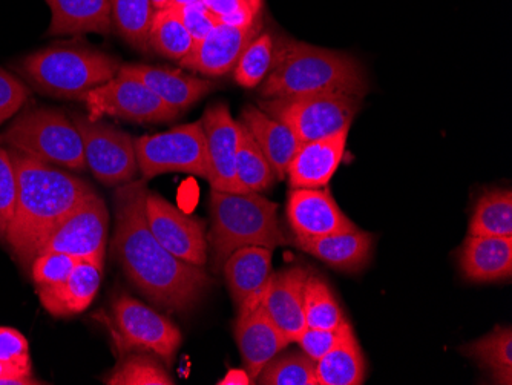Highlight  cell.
<instances>
[{"label": "cell", "instance_id": "obj_1", "mask_svg": "<svg viewBox=\"0 0 512 385\" xmlns=\"http://www.w3.org/2000/svg\"><path fill=\"white\" fill-rule=\"evenodd\" d=\"M145 180H132L114 194L115 229L112 254L126 277L149 301L172 313L200 304L212 278L206 270L184 263L155 240L146 223Z\"/></svg>", "mask_w": 512, "mask_h": 385}, {"label": "cell", "instance_id": "obj_2", "mask_svg": "<svg viewBox=\"0 0 512 385\" xmlns=\"http://www.w3.org/2000/svg\"><path fill=\"white\" fill-rule=\"evenodd\" d=\"M17 175V198L7 243L23 266H31L54 229L86 198L96 194L82 178L10 151Z\"/></svg>", "mask_w": 512, "mask_h": 385}, {"label": "cell", "instance_id": "obj_3", "mask_svg": "<svg viewBox=\"0 0 512 385\" xmlns=\"http://www.w3.org/2000/svg\"><path fill=\"white\" fill-rule=\"evenodd\" d=\"M264 99L347 94L362 99L368 85L358 60L298 40L275 43L272 68L261 83Z\"/></svg>", "mask_w": 512, "mask_h": 385}, {"label": "cell", "instance_id": "obj_4", "mask_svg": "<svg viewBox=\"0 0 512 385\" xmlns=\"http://www.w3.org/2000/svg\"><path fill=\"white\" fill-rule=\"evenodd\" d=\"M209 214L207 249L214 274H220L224 261L241 247L260 246L273 251L290 243L279 223L278 205L258 192L234 194L212 189Z\"/></svg>", "mask_w": 512, "mask_h": 385}, {"label": "cell", "instance_id": "obj_5", "mask_svg": "<svg viewBox=\"0 0 512 385\" xmlns=\"http://www.w3.org/2000/svg\"><path fill=\"white\" fill-rule=\"evenodd\" d=\"M120 66L119 60L94 48L56 45L23 57L14 70L40 94L85 100L92 89L117 76Z\"/></svg>", "mask_w": 512, "mask_h": 385}, {"label": "cell", "instance_id": "obj_6", "mask_svg": "<svg viewBox=\"0 0 512 385\" xmlns=\"http://www.w3.org/2000/svg\"><path fill=\"white\" fill-rule=\"evenodd\" d=\"M0 145L46 165L71 171L86 168L82 137L73 120L59 109L36 108L23 112L0 134Z\"/></svg>", "mask_w": 512, "mask_h": 385}, {"label": "cell", "instance_id": "obj_7", "mask_svg": "<svg viewBox=\"0 0 512 385\" xmlns=\"http://www.w3.org/2000/svg\"><path fill=\"white\" fill-rule=\"evenodd\" d=\"M361 100L347 94H318L261 100L260 109L289 126L299 142L307 143L348 131L358 114Z\"/></svg>", "mask_w": 512, "mask_h": 385}, {"label": "cell", "instance_id": "obj_8", "mask_svg": "<svg viewBox=\"0 0 512 385\" xmlns=\"http://www.w3.org/2000/svg\"><path fill=\"white\" fill-rule=\"evenodd\" d=\"M138 172L151 180L169 172H181L209 181L206 137L201 122L177 126L160 134L135 139Z\"/></svg>", "mask_w": 512, "mask_h": 385}, {"label": "cell", "instance_id": "obj_9", "mask_svg": "<svg viewBox=\"0 0 512 385\" xmlns=\"http://www.w3.org/2000/svg\"><path fill=\"white\" fill-rule=\"evenodd\" d=\"M114 335L120 353L151 352L171 362L181 346L180 329L157 310L126 293L114 301Z\"/></svg>", "mask_w": 512, "mask_h": 385}, {"label": "cell", "instance_id": "obj_10", "mask_svg": "<svg viewBox=\"0 0 512 385\" xmlns=\"http://www.w3.org/2000/svg\"><path fill=\"white\" fill-rule=\"evenodd\" d=\"M71 120L82 137L86 166L102 185L119 186L135 180V140L128 132L80 114H74Z\"/></svg>", "mask_w": 512, "mask_h": 385}, {"label": "cell", "instance_id": "obj_11", "mask_svg": "<svg viewBox=\"0 0 512 385\" xmlns=\"http://www.w3.org/2000/svg\"><path fill=\"white\" fill-rule=\"evenodd\" d=\"M83 102L91 120L115 117L134 123H168L180 116L140 80L120 73L92 89Z\"/></svg>", "mask_w": 512, "mask_h": 385}, {"label": "cell", "instance_id": "obj_12", "mask_svg": "<svg viewBox=\"0 0 512 385\" xmlns=\"http://www.w3.org/2000/svg\"><path fill=\"white\" fill-rule=\"evenodd\" d=\"M108 235V206L103 198L92 194L54 229L39 254L60 252L103 269Z\"/></svg>", "mask_w": 512, "mask_h": 385}, {"label": "cell", "instance_id": "obj_13", "mask_svg": "<svg viewBox=\"0 0 512 385\" xmlns=\"http://www.w3.org/2000/svg\"><path fill=\"white\" fill-rule=\"evenodd\" d=\"M146 223L155 240L174 257L194 266H206L209 260L206 223L194 215L184 214L165 197L146 192Z\"/></svg>", "mask_w": 512, "mask_h": 385}, {"label": "cell", "instance_id": "obj_14", "mask_svg": "<svg viewBox=\"0 0 512 385\" xmlns=\"http://www.w3.org/2000/svg\"><path fill=\"white\" fill-rule=\"evenodd\" d=\"M206 137L209 183L212 189L234 194H249L237 178V151L240 123L234 120L226 103L209 106L201 119Z\"/></svg>", "mask_w": 512, "mask_h": 385}, {"label": "cell", "instance_id": "obj_15", "mask_svg": "<svg viewBox=\"0 0 512 385\" xmlns=\"http://www.w3.org/2000/svg\"><path fill=\"white\" fill-rule=\"evenodd\" d=\"M287 221L295 238H319L358 229L336 205L329 188H292L287 197Z\"/></svg>", "mask_w": 512, "mask_h": 385}, {"label": "cell", "instance_id": "obj_16", "mask_svg": "<svg viewBox=\"0 0 512 385\" xmlns=\"http://www.w3.org/2000/svg\"><path fill=\"white\" fill-rule=\"evenodd\" d=\"M261 25L260 19L247 28L218 24L203 40L195 43L191 53L180 60V65L201 76H226L234 70L247 45L260 34Z\"/></svg>", "mask_w": 512, "mask_h": 385}, {"label": "cell", "instance_id": "obj_17", "mask_svg": "<svg viewBox=\"0 0 512 385\" xmlns=\"http://www.w3.org/2000/svg\"><path fill=\"white\" fill-rule=\"evenodd\" d=\"M235 339L249 379H256L267 362L290 344L289 339L264 312L261 301L238 309Z\"/></svg>", "mask_w": 512, "mask_h": 385}, {"label": "cell", "instance_id": "obj_18", "mask_svg": "<svg viewBox=\"0 0 512 385\" xmlns=\"http://www.w3.org/2000/svg\"><path fill=\"white\" fill-rule=\"evenodd\" d=\"M309 275L301 267L279 270L272 274L261 295L264 312L289 339L290 344L295 343L307 327L304 318V286Z\"/></svg>", "mask_w": 512, "mask_h": 385}, {"label": "cell", "instance_id": "obj_19", "mask_svg": "<svg viewBox=\"0 0 512 385\" xmlns=\"http://www.w3.org/2000/svg\"><path fill=\"white\" fill-rule=\"evenodd\" d=\"M119 73L140 80L158 99L177 112L191 108L215 88L211 80L161 66L122 65Z\"/></svg>", "mask_w": 512, "mask_h": 385}, {"label": "cell", "instance_id": "obj_20", "mask_svg": "<svg viewBox=\"0 0 512 385\" xmlns=\"http://www.w3.org/2000/svg\"><path fill=\"white\" fill-rule=\"evenodd\" d=\"M347 137L348 131H342L329 139L301 143L287 169L290 188L329 186L344 158Z\"/></svg>", "mask_w": 512, "mask_h": 385}, {"label": "cell", "instance_id": "obj_21", "mask_svg": "<svg viewBox=\"0 0 512 385\" xmlns=\"http://www.w3.org/2000/svg\"><path fill=\"white\" fill-rule=\"evenodd\" d=\"M272 249L241 247L224 261L223 272L237 309L260 303L261 295L272 277Z\"/></svg>", "mask_w": 512, "mask_h": 385}, {"label": "cell", "instance_id": "obj_22", "mask_svg": "<svg viewBox=\"0 0 512 385\" xmlns=\"http://www.w3.org/2000/svg\"><path fill=\"white\" fill-rule=\"evenodd\" d=\"M463 277L473 283H494L512 277V237L467 235L459 249Z\"/></svg>", "mask_w": 512, "mask_h": 385}, {"label": "cell", "instance_id": "obj_23", "mask_svg": "<svg viewBox=\"0 0 512 385\" xmlns=\"http://www.w3.org/2000/svg\"><path fill=\"white\" fill-rule=\"evenodd\" d=\"M103 269L79 261L68 280L56 286L37 287L40 303L57 318L79 315L91 306L102 284Z\"/></svg>", "mask_w": 512, "mask_h": 385}, {"label": "cell", "instance_id": "obj_24", "mask_svg": "<svg viewBox=\"0 0 512 385\" xmlns=\"http://www.w3.org/2000/svg\"><path fill=\"white\" fill-rule=\"evenodd\" d=\"M295 244L333 269L359 272L370 263L375 238L358 228L319 238H295Z\"/></svg>", "mask_w": 512, "mask_h": 385}, {"label": "cell", "instance_id": "obj_25", "mask_svg": "<svg viewBox=\"0 0 512 385\" xmlns=\"http://www.w3.org/2000/svg\"><path fill=\"white\" fill-rule=\"evenodd\" d=\"M240 123L266 155L276 180L286 178L290 162L301 146L292 129L270 117L263 109L250 105L241 111Z\"/></svg>", "mask_w": 512, "mask_h": 385}, {"label": "cell", "instance_id": "obj_26", "mask_svg": "<svg viewBox=\"0 0 512 385\" xmlns=\"http://www.w3.org/2000/svg\"><path fill=\"white\" fill-rule=\"evenodd\" d=\"M51 10V37L77 34H109L111 0H45Z\"/></svg>", "mask_w": 512, "mask_h": 385}, {"label": "cell", "instance_id": "obj_27", "mask_svg": "<svg viewBox=\"0 0 512 385\" xmlns=\"http://www.w3.org/2000/svg\"><path fill=\"white\" fill-rule=\"evenodd\" d=\"M367 375L364 353L348 324L339 343L316 362L318 385H361Z\"/></svg>", "mask_w": 512, "mask_h": 385}, {"label": "cell", "instance_id": "obj_28", "mask_svg": "<svg viewBox=\"0 0 512 385\" xmlns=\"http://www.w3.org/2000/svg\"><path fill=\"white\" fill-rule=\"evenodd\" d=\"M468 235L512 237L511 189H491L480 195L470 218Z\"/></svg>", "mask_w": 512, "mask_h": 385}, {"label": "cell", "instance_id": "obj_29", "mask_svg": "<svg viewBox=\"0 0 512 385\" xmlns=\"http://www.w3.org/2000/svg\"><path fill=\"white\" fill-rule=\"evenodd\" d=\"M463 353L490 370L497 384H512L511 327L497 326L493 332L463 347Z\"/></svg>", "mask_w": 512, "mask_h": 385}, {"label": "cell", "instance_id": "obj_30", "mask_svg": "<svg viewBox=\"0 0 512 385\" xmlns=\"http://www.w3.org/2000/svg\"><path fill=\"white\" fill-rule=\"evenodd\" d=\"M148 40L149 48L178 62L188 56L195 45L177 10L169 7L155 11Z\"/></svg>", "mask_w": 512, "mask_h": 385}, {"label": "cell", "instance_id": "obj_31", "mask_svg": "<svg viewBox=\"0 0 512 385\" xmlns=\"http://www.w3.org/2000/svg\"><path fill=\"white\" fill-rule=\"evenodd\" d=\"M154 7L151 0H111L112 27L137 50H149Z\"/></svg>", "mask_w": 512, "mask_h": 385}, {"label": "cell", "instance_id": "obj_32", "mask_svg": "<svg viewBox=\"0 0 512 385\" xmlns=\"http://www.w3.org/2000/svg\"><path fill=\"white\" fill-rule=\"evenodd\" d=\"M237 178L244 191L258 192V194L272 188L276 181L275 172L267 162L266 155L241 123L237 151Z\"/></svg>", "mask_w": 512, "mask_h": 385}, {"label": "cell", "instance_id": "obj_33", "mask_svg": "<svg viewBox=\"0 0 512 385\" xmlns=\"http://www.w3.org/2000/svg\"><path fill=\"white\" fill-rule=\"evenodd\" d=\"M304 318L312 329H338L345 318L329 284L309 275L304 286Z\"/></svg>", "mask_w": 512, "mask_h": 385}, {"label": "cell", "instance_id": "obj_34", "mask_svg": "<svg viewBox=\"0 0 512 385\" xmlns=\"http://www.w3.org/2000/svg\"><path fill=\"white\" fill-rule=\"evenodd\" d=\"M261 385H318L316 362L304 352L276 355L256 376Z\"/></svg>", "mask_w": 512, "mask_h": 385}, {"label": "cell", "instance_id": "obj_35", "mask_svg": "<svg viewBox=\"0 0 512 385\" xmlns=\"http://www.w3.org/2000/svg\"><path fill=\"white\" fill-rule=\"evenodd\" d=\"M0 362L7 367L0 385L42 384L31 376L30 346L19 330L0 327Z\"/></svg>", "mask_w": 512, "mask_h": 385}, {"label": "cell", "instance_id": "obj_36", "mask_svg": "<svg viewBox=\"0 0 512 385\" xmlns=\"http://www.w3.org/2000/svg\"><path fill=\"white\" fill-rule=\"evenodd\" d=\"M275 39L272 34H258L247 45L234 68V79L243 88L260 86L272 68Z\"/></svg>", "mask_w": 512, "mask_h": 385}, {"label": "cell", "instance_id": "obj_37", "mask_svg": "<svg viewBox=\"0 0 512 385\" xmlns=\"http://www.w3.org/2000/svg\"><path fill=\"white\" fill-rule=\"evenodd\" d=\"M108 385H174L160 361L148 355H129L106 378Z\"/></svg>", "mask_w": 512, "mask_h": 385}, {"label": "cell", "instance_id": "obj_38", "mask_svg": "<svg viewBox=\"0 0 512 385\" xmlns=\"http://www.w3.org/2000/svg\"><path fill=\"white\" fill-rule=\"evenodd\" d=\"M80 260L60 252H42L31 263V275L37 287L56 286L68 280Z\"/></svg>", "mask_w": 512, "mask_h": 385}, {"label": "cell", "instance_id": "obj_39", "mask_svg": "<svg viewBox=\"0 0 512 385\" xmlns=\"http://www.w3.org/2000/svg\"><path fill=\"white\" fill-rule=\"evenodd\" d=\"M17 198V175L10 151L0 146V240L7 241Z\"/></svg>", "mask_w": 512, "mask_h": 385}, {"label": "cell", "instance_id": "obj_40", "mask_svg": "<svg viewBox=\"0 0 512 385\" xmlns=\"http://www.w3.org/2000/svg\"><path fill=\"white\" fill-rule=\"evenodd\" d=\"M348 324L350 323L344 321L338 329H312V327H306L295 343L301 347L302 352L306 353L310 359L318 362L322 356L327 355L339 343V339L344 335Z\"/></svg>", "mask_w": 512, "mask_h": 385}, {"label": "cell", "instance_id": "obj_41", "mask_svg": "<svg viewBox=\"0 0 512 385\" xmlns=\"http://www.w3.org/2000/svg\"><path fill=\"white\" fill-rule=\"evenodd\" d=\"M30 97V89L16 76L0 68V125L16 116Z\"/></svg>", "mask_w": 512, "mask_h": 385}, {"label": "cell", "instance_id": "obj_42", "mask_svg": "<svg viewBox=\"0 0 512 385\" xmlns=\"http://www.w3.org/2000/svg\"><path fill=\"white\" fill-rule=\"evenodd\" d=\"M175 10H177L181 22H183L195 43L203 40L218 25L214 14L204 7L203 2L188 5V7L175 8Z\"/></svg>", "mask_w": 512, "mask_h": 385}, {"label": "cell", "instance_id": "obj_43", "mask_svg": "<svg viewBox=\"0 0 512 385\" xmlns=\"http://www.w3.org/2000/svg\"><path fill=\"white\" fill-rule=\"evenodd\" d=\"M203 5L214 14L217 22L230 14L252 8L247 0H203Z\"/></svg>", "mask_w": 512, "mask_h": 385}, {"label": "cell", "instance_id": "obj_44", "mask_svg": "<svg viewBox=\"0 0 512 385\" xmlns=\"http://www.w3.org/2000/svg\"><path fill=\"white\" fill-rule=\"evenodd\" d=\"M203 0H169V8H183L188 5L200 4ZM166 7V8H168Z\"/></svg>", "mask_w": 512, "mask_h": 385}, {"label": "cell", "instance_id": "obj_45", "mask_svg": "<svg viewBox=\"0 0 512 385\" xmlns=\"http://www.w3.org/2000/svg\"><path fill=\"white\" fill-rule=\"evenodd\" d=\"M152 7H154V10H163V8L168 7L169 0H151Z\"/></svg>", "mask_w": 512, "mask_h": 385}, {"label": "cell", "instance_id": "obj_46", "mask_svg": "<svg viewBox=\"0 0 512 385\" xmlns=\"http://www.w3.org/2000/svg\"><path fill=\"white\" fill-rule=\"evenodd\" d=\"M249 2L250 7L256 11V13H261V8H263V0H247Z\"/></svg>", "mask_w": 512, "mask_h": 385}, {"label": "cell", "instance_id": "obj_47", "mask_svg": "<svg viewBox=\"0 0 512 385\" xmlns=\"http://www.w3.org/2000/svg\"><path fill=\"white\" fill-rule=\"evenodd\" d=\"M5 373H7V367H5L4 364H2V362H0V378H2V376H5Z\"/></svg>", "mask_w": 512, "mask_h": 385}]
</instances>
